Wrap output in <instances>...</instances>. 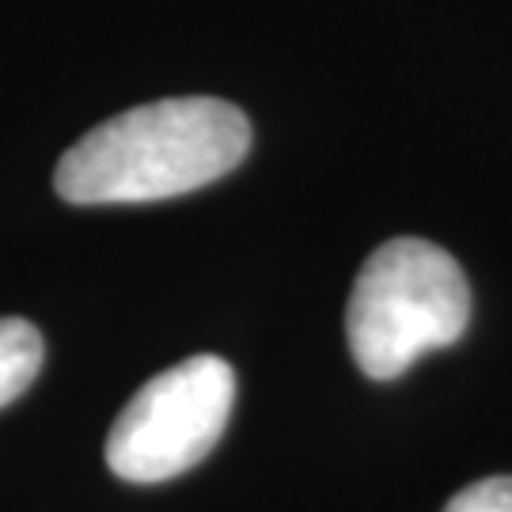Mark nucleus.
Masks as SVG:
<instances>
[{"label":"nucleus","instance_id":"5","mask_svg":"<svg viewBox=\"0 0 512 512\" xmlns=\"http://www.w3.org/2000/svg\"><path fill=\"white\" fill-rule=\"evenodd\" d=\"M444 512H512V475L482 478L475 486L459 490Z\"/></svg>","mask_w":512,"mask_h":512},{"label":"nucleus","instance_id":"3","mask_svg":"<svg viewBox=\"0 0 512 512\" xmlns=\"http://www.w3.org/2000/svg\"><path fill=\"white\" fill-rule=\"evenodd\" d=\"M236 403V372L213 353L152 376L107 437V467L126 482H167L217 448Z\"/></svg>","mask_w":512,"mask_h":512},{"label":"nucleus","instance_id":"2","mask_svg":"<svg viewBox=\"0 0 512 512\" xmlns=\"http://www.w3.org/2000/svg\"><path fill=\"white\" fill-rule=\"evenodd\" d=\"M471 323V285L437 243L391 239L376 247L346 304L349 353L368 380H395L429 349L459 342Z\"/></svg>","mask_w":512,"mask_h":512},{"label":"nucleus","instance_id":"1","mask_svg":"<svg viewBox=\"0 0 512 512\" xmlns=\"http://www.w3.org/2000/svg\"><path fill=\"white\" fill-rule=\"evenodd\" d=\"M251 148L247 114L213 95L156 99L99 122L54 171L73 205L164 202L224 179Z\"/></svg>","mask_w":512,"mask_h":512},{"label":"nucleus","instance_id":"4","mask_svg":"<svg viewBox=\"0 0 512 512\" xmlns=\"http://www.w3.org/2000/svg\"><path fill=\"white\" fill-rule=\"evenodd\" d=\"M42 357H46V342L35 323L4 315L0 319V406L16 403L35 384Z\"/></svg>","mask_w":512,"mask_h":512}]
</instances>
